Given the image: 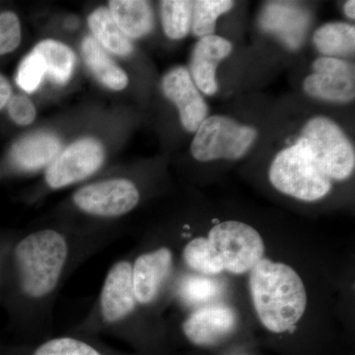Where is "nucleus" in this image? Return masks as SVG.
<instances>
[{
	"instance_id": "1",
	"label": "nucleus",
	"mask_w": 355,
	"mask_h": 355,
	"mask_svg": "<svg viewBox=\"0 0 355 355\" xmlns=\"http://www.w3.org/2000/svg\"><path fill=\"white\" fill-rule=\"evenodd\" d=\"M111 241L97 226L33 229L9 249L11 305L18 323L32 331L51 323L58 292L84 261Z\"/></svg>"
},
{
	"instance_id": "2",
	"label": "nucleus",
	"mask_w": 355,
	"mask_h": 355,
	"mask_svg": "<svg viewBox=\"0 0 355 355\" xmlns=\"http://www.w3.org/2000/svg\"><path fill=\"white\" fill-rule=\"evenodd\" d=\"M250 288L259 319L273 333L288 331L304 315V284L286 263L265 259L259 261L251 270Z\"/></svg>"
},
{
	"instance_id": "3",
	"label": "nucleus",
	"mask_w": 355,
	"mask_h": 355,
	"mask_svg": "<svg viewBox=\"0 0 355 355\" xmlns=\"http://www.w3.org/2000/svg\"><path fill=\"white\" fill-rule=\"evenodd\" d=\"M142 309L133 291L132 259H120L110 266L94 304L77 324V331L130 336L144 323Z\"/></svg>"
},
{
	"instance_id": "4",
	"label": "nucleus",
	"mask_w": 355,
	"mask_h": 355,
	"mask_svg": "<svg viewBox=\"0 0 355 355\" xmlns=\"http://www.w3.org/2000/svg\"><path fill=\"white\" fill-rule=\"evenodd\" d=\"M268 176L280 193L304 202L321 200L331 190V180L317 164L302 137L277 154Z\"/></svg>"
},
{
	"instance_id": "5",
	"label": "nucleus",
	"mask_w": 355,
	"mask_h": 355,
	"mask_svg": "<svg viewBox=\"0 0 355 355\" xmlns=\"http://www.w3.org/2000/svg\"><path fill=\"white\" fill-rule=\"evenodd\" d=\"M258 139V130L251 125L220 114L209 116L196 132L191 153L200 162L244 157Z\"/></svg>"
},
{
	"instance_id": "6",
	"label": "nucleus",
	"mask_w": 355,
	"mask_h": 355,
	"mask_svg": "<svg viewBox=\"0 0 355 355\" xmlns=\"http://www.w3.org/2000/svg\"><path fill=\"white\" fill-rule=\"evenodd\" d=\"M141 193L127 177H111L80 187L71 197L72 209L97 221L114 220L132 211Z\"/></svg>"
},
{
	"instance_id": "7",
	"label": "nucleus",
	"mask_w": 355,
	"mask_h": 355,
	"mask_svg": "<svg viewBox=\"0 0 355 355\" xmlns=\"http://www.w3.org/2000/svg\"><path fill=\"white\" fill-rule=\"evenodd\" d=\"M313 157L331 180L345 181L354 172V146L342 128L327 116H317L305 123L301 137Z\"/></svg>"
},
{
	"instance_id": "8",
	"label": "nucleus",
	"mask_w": 355,
	"mask_h": 355,
	"mask_svg": "<svg viewBox=\"0 0 355 355\" xmlns=\"http://www.w3.org/2000/svg\"><path fill=\"white\" fill-rule=\"evenodd\" d=\"M207 240L223 270L234 275L251 272L265 254L260 233L244 222H220L210 229Z\"/></svg>"
},
{
	"instance_id": "9",
	"label": "nucleus",
	"mask_w": 355,
	"mask_h": 355,
	"mask_svg": "<svg viewBox=\"0 0 355 355\" xmlns=\"http://www.w3.org/2000/svg\"><path fill=\"white\" fill-rule=\"evenodd\" d=\"M104 161V148L98 140H77L60 151L46 167L44 186L48 190L58 191L80 183L99 171Z\"/></svg>"
},
{
	"instance_id": "10",
	"label": "nucleus",
	"mask_w": 355,
	"mask_h": 355,
	"mask_svg": "<svg viewBox=\"0 0 355 355\" xmlns=\"http://www.w3.org/2000/svg\"><path fill=\"white\" fill-rule=\"evenodd\" d=\"M173 270L174 253L166 245L144 250L132 260L133 291L144 309L155 307L160 302Z\"/></svg>"
},
{
	"instance_id": "11",
	"label": "nucleus",
	"mask_w": 355,
	"mask_h": 355,
	"mask_svg": "<svg viewBox=\"0 0 355 355\" xmlns=\"http://www.w3.org/2000/svg\"><path fill=\"white\" fill-rule=\"evenodd\" d=\"M163 93L177 107L180 121L187 132H196L209 116V106L203 99L189 69L177 67L163 76L161 83Z\"/></svg>"
},
{
	"instance_id": "12",
	"label": "nucleus",
	"mask_w": 355,
	"mask_h": 355,
	"mask_svg": "<svg viewBox=\"0 0 355 355\" xmlns=\"http://www.w3.org/2000/svg\"><path fill=\"white\" fill-rule=\"evenodd\" d=\"M232 49L231 42L217 35L198 40L191 51L189 72L200 93L212 96L218 91L217 67L232 53Z\"/></svg>"
},
{
	"instance_id": "13",
	"label": "nucleus",
	"mask_w": 355,
	"mask_h": 355,
	"mask_svg": "<svg viewBox=\"0 0 355 355\" xmlns=\"http://www.w3.org/2000/svg\"><path fill=\"white\" fill-rule=\"evenodd\" d=\"M234 311L227 306L212 305L200 308L187 318L184 335L191 343L200 347L216 345L235 328Z\"/></svg>"
},
{
	"instance_id": "14",
	"label": "nucleus",
	"mask_w": 355,
	"mask_h": 355,
	"mask_svg": "<svg viewBox=\"0 0 355 355\" xmlns=\"http://www.w3.org/2000/svg\"><path fill=\"white\" fill-rule=\"evenodd\" d=\"M62 150V142L48 132L28 135L14 144L10 162L14 169L22 173H33L48 167Z\"/></svg>"
},
{
	"instance_id": "15",
	"label": "nucleus",
	"mask_w": 355,
	"mask_h": 355,
	"mask_svg": "<svg viewBox=\"0 0 355 355\" xmlns=\"http://www.w3.org/2000/svg\"><path fill=\"white\" fill-rule=\"evenodd\" d=\"M109 10L114 22L128 39H140L153 30L154 14L148 1L111 0Z\"/></svg>"
},
{
	"instance_id": "16",
	"label": "nucleus",
	"mask_w": 355,
	"mask_h": 355,
	"mask_svg": "<svg viewBox=\"0 0 355 355\" xmlns=\"http://www.w3.org/2000/svg\"><path fill=\"white\" fill-rule=\"evenodd\" d=\"M84 62L96 78L106 87L121 91L128 85V77L110 57L108 51L100 46L93 37H86L83 43Z\"/></svg>"
},
{
	"instance_id": "17",
	"label": "nucleus",
	"mask_w": 355,
	"mask_h": 355,
	"mask_svg": "<svg viewBox=\"0 0 355 355\" xmlns=\"http://www.w3.org/2000/svg\"><path fill=\"white\" fill-rule=\"evenodd\" d=\"M313 44L322 57L350 58L355 50L354 26L342 21L326 23L315 31Z\"/></svg>"
},
{
	"instance_id": "18",
	"label": "nucleus",
	"mask_w": 355,
	"mask_h": 355,
	"mask_svg": "<svg viewBox=\"0 0 355 355\" xmlns=\"http://www.w3.org/2000/svg\"><path fill=\"white\" fill-rule=\"evenodd\" d=\"M354 79L313 72L303 81V90L310 97L321 101L347 104L354 100Z\"/></svg>"
},
{
	"instance_id": "19",
	"label": "nucleus",
	"mask_w": 355,
	"mask_h": 355,
	"mask_svg": "<svg viewBox=\"0 0 355 355\" xmlns=\"http://www.w3.org/2000/svg\"><path fill=\"white\" fill-rule=\"evenodd\" d=\"M32 51L40 58L46 76L53 83L65 84L69 80L76 65V55L69 46L55 40H44Z\"/></svg>"
},
{
	"instance_id": "20",
	"label": "nucleus",
	"mask_w": 355,
	"mask_h": 355,
	"mask_svg": "<svg viewBox=\"0 0 355 355\" xmlns=\"http://www.w3.org/2000/svg\"><path fill=\"white\" fill-rule=\"evenodd\" d=\"M88 25L95 41L105 51L119 57L125 58L132 55V41L121 31L108 8L100 7L93 11L89 16Z\"/></svg>"
},
{
	"instance_id": "21",
	"label": "nucleus",
	"mask_w": 355,
	"mask_h": 355,
	"mask_svg": "<svg viewBox=\"0 0 355 355\" xmlns=\"http://www.w3.org/2000/svg\"><path fill=\"white\" fill-rule=\"evenodd\" d=\"M193 1L164 0L160 3L161 21L166 36L172 40L186 38L191 28Z\"/></svg>"
},
{
	"instance_id": "22",
	"label": "nucleus",
	"mask_w": 355,
	"mask_h": 355,
	"mask_svg": "<svg viewBox=\"0 0 355 355\" xmlns=\"http://www.w3.org/2000/svg\"><path fill=\"white\" fill-rule=\"evenodd\" d=\"M234 6L231 0H198L193 1L191 31L198 38L214 35L217 19Z\"/></svg>"
},
{
	"instance_id": "23",
	"label": "nucleus",
	"mask_w": 355,
	"mask_h": 355,
	"mask_svg": "<svg viewBox=\"0 0 355 355\" xmlns=\"http://www.w3.org/2000/svg\"><path fill=\"white\" fill-rule=\"evenodd\" d=\"M29 355H109L83 336H60L33 347Z\"/></svg>"
},
{
	"instance_id": "24",
	"label": "nucleus",
	"mask_w": 355,
	"mask_h": 355,
	"mask_svg": "<svg viewBox=\"0 0 355 355\" xmlns=\"http://www.w3.org/2000/svg\"><path fill=\"white\" fill-rule=\"evenodd\" d=\"M183 259L191 270L205 275H216L223 272L220 261L207 238L191 240L184 248Z\"/></svg>"
},
{
	"instance_id": "25",
	"label": "nucleus",
	"mask_w": 355,
	"mask_h": 355,
	"mask_svg": "<svg viewBox=\"0 0 355 355\" xmlns=\"http://www.w3.org/2000/svg\"><path fill=\"white\" fill-rule=\"evenodd\" d=\"M219 291L220 286L217 280L193 275L187 277L182 282L180 293L187 303L196 305L214 298Z\"/></svg>"
},
{
	"instance_id": "26",
	"label": "nucleus",
	"mask_w": 355,
	"mask_h": 355,
	"mask_svg": "<svg viewBox=\"0 0 355 355\" xmlns=\"http://www.w3.org/2000/svg\"><path fill=\"white\" fill-rule=\"evenodd\" d=\"M46 77L43 64L33 51L22 60L17 72V84L26 92L36 91Z\"/></svg>"
},
{
	"instance_id": "27",
	"label": "nucleus",
	"mask_w": 355,
	"mask_h": 355,
	"mask_svg": "<svg viewBox=\"0 0 355 355\" xmlns=\"http://www.w3.org/2000/svg\"><path fill=\"white\" fill-rule=\"evenodd\" d=\"M19 18L11 11L0 13V55L12 53L21 43Z\"/></svg>"
},
{
	"instance_id": "28",
	"label": "nucleus",
	"mask_w": 355,
	"mask_h": 355,
	"mask_svg": "<svg viewBox=\"0 0 355 355\" xmlns=\"http://www.w3.org/2000/svg\"><path fill=\"white\" fill-rule=\"evenodd\" d=\"M7 111L11 120L18 125H31L36 119V107L24 94L14 95L7 104Z\"/></svg>"
},
{
	"instance_id": "29",
	"label": "nucleus",
	"mask_w": 355,
	"mask_h": 355,
	"mask_svg": "<svg viewBox=\"0 0 355 355\" xmlns=\"http://www.w3.org/2000/svg\"><path fill=\"white\" fill-rule=\"evenodd\" d=\"M314 73L335 74L355 78L354 64L343 58L320 57L312 64Z\"/></svg>"
},
{
	"instance_id": "30",
	"label": "nucleus",
	"mask_w": 355,
	"mask_h": 355,
	"mask_svg": "<svg viewBox=\"0 0 355 355\" xmlns=\"http://www.w3.org/2000/svg\"><path fill=\"white\" fill-rule=\"evenodd\" d=\"M11 97H12L11 84L3 74L0 73V111L6 108Z\"/></svg>"
},
{
	"instance_id": "31",
	"label": "nucleus",
	"mask_w": 355,
	"mask_h": 355,
	"mask_svg": "<svg viewBox=\"0 0 355 355\" xmlns=\"http://www.w3.org/2000/svg\"><path fill=\"white\" fill-rule=\"evenodd\" d=\"M355 1L354 0H349V1L345 2V6H343V12H345V16L349 19L354 20L355 18Z\"/></svg>"
},
{
	"instance_id": "32",
	"label": "nucleus",
	"mask_w": 355,
	"mask_h": 355,
	"mask_svg": "<svg viewBox=\"0 0 355 355\" xmlns=\"http://www.w3.org/2000/svg\"><path fill=\"white\" fill-rule=\"evenodd\" d=\"M0 258H1V257H0ZM0 266H1V263H0Z\"/></svg>"
}]
</instances>
